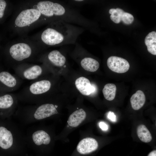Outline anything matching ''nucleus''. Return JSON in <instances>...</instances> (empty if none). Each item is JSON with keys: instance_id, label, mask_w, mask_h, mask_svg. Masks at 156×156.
<instances>
[{"instance_id": "obj_26", "label": "nucleus", "mask_w": 156, "mask_h": 156, "mask_svg": "<svg viewBox=\"0 0 156 156\" xmlns=\"http://www.w3.org/2000/svg\"><path fill=\"white\" fill-rule=\"evenodd\" d=\"M100 127L103 130L106 131L108 129V126L105 122H101L99 123Z\"/></svg>"}, {"instance_id": "obj_13", "label": "nucleus", "mask_w": 156, "mask_h": 156, "mask_svg": "<svg viewBox=\"0 0 156 156\" xmlns=\"http://www.w3.org/2000/svg\"><path fill=\"white\" fill-rule=\"evenodd\" d=\"M48 58L51 63L57 67L64 66L66 62L65 57L57 50L51 51L48 54Z\"/></svg>"}, {"instance_id": "obj_22", "label": "nucleus", "mask_w": 156, "mask_h": 156, "mask_svg": "<svg viewBox=\"0 0 156 156\" xmlns=\"http://www.w3.org/2000/svg\"><path fill=\"white\" fill-rule=\"evenodd\" d=\"M116 10L119 13L120 21L126 24H131L134 20L133 16L130 14L125 12L123 10L119 8H116Z\"/></svg>"}, {"instance_id": "obj_15", "label": "nucleus", "mask_w": 156, "mask_h": 156, "mask_svg": "<svg viewBox=\"0 0 156 156\" xmlns=\"http://www.w3.org/2000/svg\"><path fill=\"white\" fill-rule=\"evenodd\" d=\"M81 67L88 71H96L99 67V64L96 60L90 57H86L83 58L80 62Z\"/></svg>"}, {"instance_id": "obj_21", "label": "nucleus", "mask_w": 156, "mask_h": 156, "mask_svg": "<svg viewBox=\"0 0 156 156\" xmlns=\"http://www.w3.org/2000/svg\"><path fill=\"white\" fill-rule=\"evenodd\" d=\"M14 102L13 98L10 94L0 96V108L5 109L10 107Z\"/></svg>"}, {"instance_id": "obj_10", "label": "nucleus", "mask_w": 156, "mask_h": 156, "mask_svg": "<svg viewBox=\"0 0 156 156\" xmlns=\"http://www.w3.org/2000/svg\"><path fill=\"white\" fill-rule=\"evenodd\" d=\"M51 83L47 80H42L35 82L29 87V90L33 94L38 95L44 93L50 88Z\"/></svg>"}, {"instance_id": "obj_12", "label": "nucleus", "mask_w": 156, "mask_h": 156, "mask_svg": "<svg viewBox=\"0 0 156 156\" xmlns=\"http://www.w3.org/2000/svg\"><path fill=\"white\" fill-rule=\"evenodd\" d=\"M146 97L144 93L141 90H138L130 98L131 107L135 110L140 109L144 105Z\"/></svg>"}, {"instance_id": "obj_3", "label": "nucleus", "mask_w": 156, "mask_h": 156, "mask_svg": "<svg viewBox=\"0 0 156 156\" xmlns=\"http://www.w3.org/2000/svg\"><path fill=\"white\" fill-rule=\"evenodd\" d=\"M42 15L37 9L32 8L23 10L17 17L15 24L19 27H25L37 21Z\"/></svg>"}, {"instance_id": "obj_17", "label": "nucleus", "mask_w": 156, "mask_h": 156, "mask_svg": "<svg viewBox=\"0 0 156 156\" xmlns=\"http://www.w3.org/2000/svg\"><path fill=\"white\" fill-rule=\"evenodd\" d=\"M138 137L142 142L145 143L150 142L152 140V135L146 126L143 125H139L137 128Z\"/></svg>"}, {"instance_id": "obj_19", "label": "nucleus", "mask_w": 156, "mask_h": 156, "mask_svg": "<svg viewBox=\"0 0 156 156\" xmlns=\"http://www.w3.org/2000/svg\"><path fill=\"white\" fill-rule=\"evenodd\" d=\"M0 81L10 87H14L17 83L16 78L10 73L5 71L0 73Z\"/></svg>"}, {"instance_id": "obj_4", "label": "nucleus", "mask_w": 156, "mask_h": 156, "mask_svg": "<svg viewBox=\"0 0 156 156\" xmlns=\"http://www.w3.org/2000/svg\"><path fill=\"white\" fill-rule=\"evenodd\" d=\"M9 51L12 57L17 61H21L29 57L32 52L30 46L24 43H18L12 45Z\"/></svg>"}, {"instance_id": "obj_16", "label": "nucleus", "mask_w": 156, "mask_h": 156, "mask_svg": "<svg viewBox=\"0 0 156 156\" xmlns=\"http://www.w3.org/2000/svg\"><path fill=\"white\" fill-rule=\"evenodd\" d=\"M145 43L148 51L151 54L156 55V32L153 31L149 33L145 39Z\"/></svg>"}, {"instance_id": "obj_23", "label": "nucleus", "mask_w": 156, "mask_h": 156, "mask_svg": "<svg viewBox=\"0 0 156 156\" xmlns=\"http://www.w3.org/2000/svg\"><path fill=\"white\" fill-rule=\"evenodd\" d=\"M110 18L113 22L116 23H118L121 21L120 14L117 10L114 14H111Z\"/></svg>"}, {"instance_id": "obj_18", "label": "nucleus", "mask_w": 156, "mask_h": 156, "mask_svg": "<svg viewBox=\"0 0 156 156\" xmlns=\"http://www.w3.org/2000/svg\"><path fill=\"white\" fill-rule=\"evenodd\" d=\"M42 72L41 67L39 65H36L26 70L23 73V75L27 79L32 80L40 75Z\"/></svg>"}, {"instance_id": "obj_7", "label": "nucleus", "mask_w": 156, "mask_h": 156, "mask_svg": "<svg viewBox=\"0 0 156 156\" xmlns=\"http://www.w3.org/2000/svg\"><path fill=\"white\" fill-rule=\"evenodd\" d=\"M58 113L55 106L52 104H43L36 109L34 114V118L40 120Z\"/></svg>"}, {"instance_id": "obj_27", "label": "nucleus", "mask_w": 156, "mask_h": 156, "mask_svg": "<svg viewBox=\"0 0 156 156\" xmlns=\"http://www.w3.org/2000/svg\"><path fill=\"white\" fill-rule=\"evenodd\" d=\"M148 156H156V151L153 150L148 155Z\"/></svg>"}, {"instance_id": "obj_11", "label": "nucleus", "mask_w": 156, "mask_h": 156, "mask_svg": "<svg viewBox=\"0 0 156 156\" xmlns=\"http://www.w3.org/2000/svg\"><path fill=\"white\" fill-rule=\"evenodd\" d=\"M86 117V113L83 109L77 110L70 116L68 121V124L72 127H76L85 120Z\"/></svg>"}, {"instance_id": "obj_5", "label": "nucleus", "mask_w": 156, "mask_h": 156, "mask_svg": "<svg viewBox=\"0 0 156 156\" xmlns=\"http://www.w3.org/2000/svg\"><path fill=\"white\" fill-rule=\"evenodd\" d=\"M107 64L112 71L119 73L127 72L130 67L129 64L126 60L116 56L109 57L107 60Z\"/></svg>"}, {"instance_id": "obj_14", "label": "nucleus", "mask_w": 156, "mask_h": 156, "mask_svg": "<svg viewBox=\"0 0 156 156\" xmlns=\"http://www.w3.org/2000/svg\"><path fill=\"white\" fill-rule=\"evenodd\" d=\"M33 140L37 145L42 144L47 145L51 141V138L49 135L43 130H38L32 134Z\"/></svg>"}, {"instance_id": "obj_6", "label": "nucleus", "mask_w": 156, "mask_h": 156, "mask_svg": "<svg viewBox=\"0 0 156 156\" xmlns=\"http://www.w3.org/2000/svg\"><path fill=\"white\" fill-rule=\"evenodd\" d=\"M98 146V142L95 139L91 138H86L79 142L77 146V149L80 154H86L96 150Z\"/></svg>"}, {"instance_id": "obj_8", "label": "nucleus", "mask_w": 156, "mask_h": 156, "mask_svg": "<svg viewBox=\"0 0 156 156\" xmlns=\"http://www.w3.org/2000/svg\"><path fill=\"white\" fill-rule=\"evenodd\" d=\"M75 85L79 92L84 95H89L95 90L94 87L91 85L89 80L84 77H80L77 79Z\"/></svg>"}, {"instance_id": "obj_24", "label": "nucleus", "mask_w": 156, "mask_h": 156, "mask_svg": "<svg viewBox=\"0 0 156 156\" xmlns=\"http://www.w3.org/2000/svg\"><path fill=\"white\" fill-rule=\"evenodd\" d=\"M6 5L5 0H0V18H1L3 16Z\"/></svg>"}, {"instance_id": "obj_25", "label": "nucleus", "mask_w": 156, "mask_h": 156, "mask_svg": "<svg viewBox=\"0 0 156 156\" xmlns=\"http://www.w3.org/2000/svg\"><path fill=\"white\" fill-rule=\"evenodd\" d=\"M108 118L112 122H115L116 121V117L114 112L109 111L107 114Z\"/></svg>"}, {"instance_id": "obj_2", "label": "nucleus", "mask_w": 156, "mask_h": 156, "mask_svg": "<svg viewBox=\"0 0 156 156\" xmlns=\"http://www.w3.org/2000/svg\"><path fill=\"white\" fill-rule=\"evenodd\" d=\"M50 26L44 29L41 39L49 46L75 44L79 36L85 30L84 28L62 21H52Z\"/></svg>"}, {"instance_id": "obj_1", "label": "nucleus", "mask_w": 156, "mask_h": 156, "mask_svg": "<svg viewBox=\"0 0 156 156\" xmlns=\"http://www.w3.org/2000/svg\"><path fill=\"white\" fill-rule=\"evenodd\" d=\"M37 8L42 16L50 21H62L85 29L90 27L88 20L78 10L62 2L40 1Z\"/></svg>"}, {"instance_id": "obj_28", "label": "nucleus", "mask_w": 156, "mask_h": 156, "mask_svg": "<svg viewBox=\"0 0 156 156\" xmlns=\"http://www.w3.org/2000/svg\"><path fill=\"white\" fill-rule=\"evenodd\" d=\"M116 12V9L112 8L110 9L109 11V13L111 14H114V13Z\"/></svg>"}, {"instance_id": "obj_20", "label": "nucleus", "mask_w": 156, "mask_h": 156, "mask_svg": "<svg viewBox=\"0 0 156 156\" xmlns=\"http://www.w3.org/2000/svg\"><path fill=\"white\" fill-rule=\"evenodd\" d=\"M116 88L113 83H107L105 85L102 90L105 98L109 101L113 100L115 98Z\"/></svg>"}, {"instance_id": "obj_9", "label": "nucleus", "mask_w": 156, "mask_h": 156, "mask_svg": "<svg viewBox=\"0 0 156 156\" xmlns=\"http://www.w3.org/2000/svg\"><path fill=\"white\" fill-rule=\"evenodd\" d=\"M13 143L11 132L3 127H0V147L6 150L10 148Z\"/></svg>"}]
</instances>
